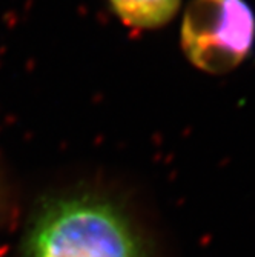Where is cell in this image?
<instances>
[{
    "label": "cell",
    "mask_w": 255,
    "mask_h": 257,
    "mask_svg": "<svg viewBox=\"0 0 255 257\" xmlns=\"http://www.w3.org/2000/svg\"><path fill=\"white\" fill-rule=\"evenodd\" d=\"M125 25L135 30H157L168 25L181 7V0H108Z\"/></svg>",
    "instance_id": "3"
},
{
    "label": "cell",
    "mask_w": 255,
    "mask_h": 257,
    "mask_svg": "<svg viewBox=\"0 0 255 257\" xmlns=\"http://www.w3.org/2000/svg\"><path fill=\"white\" fill-rule=\"evenodd\" d=\"M23 257H154V246L143 225L119 199L69 193L39 209Z\"/></svg>",
    "instance_id": "1"
},
{
    "label": "cell",
    "mask_w": 255,
    "mask_h": 257,
    "mask_svg": "<svg viewBox=\"0 0 255 257\" xmlns=\"http://www.w3.org/2000/svg\"><path fill=\"white\" fill-rule=\"evenodd\" d=\"M181 50L203 73L234 71L255 43V14L246 0H191L180 30Z\"/></svg>",
    "instance_id": "2"
}]
</instances>
